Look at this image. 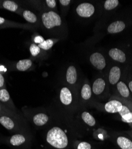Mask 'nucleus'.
Here are the masks:
<instances>
[{
	"mask_svg": "<svg viewBox=\"0 0 132 149\" xmlns=\"http://www.w3.org/2000/svg\"><path fill=\"white\" fill-rule=\"evenodd\" d=\"M44 26L48 29L59 26L62 24V18L57 13L53 11L44 13L41 16Z\"/></svg>",
	"mask_w": 132,
	"mask_h": 149,
	"instance_id": "nucleus-2",
	"label": "nucleus"
},
{
	"mask_svg": "<svg viewBox=\"0 0 132 149\" xmlns=\"http://www.w3.org/2000/svg\"><path fill=\"white\" fill-rule=\"evenodd\" d=\"M105 88V82L102 78L96 79L92 86V91L96 95H100L103 93Z\"/></svg>",
	"mask_w": 132,
	"mask_h": 149,
	"instance_id": "nucleus-11",
	"label": "nucleus"
},
{
	"mask_svg": "<svg viewBox=\"0 0 132 149\" xmlns=\"http://www.w3.org/2000/svg\"><path fill=\"white\" fill-rule=\"evenodd\" d=\"M91 148H92V146L91 144L87 142L83 141L79 144V145L77 146V149H91Z\"/></svg>",
	"mask_w": 132,
	"mask_h": 149,
	"instance_id": "nucleus-27",
	"label": "nucleus"
},
{
	"mask_svg": "<svg viewBox=\"0 0 132 149\" xmlns=\"http://www.w3.org/2000/svg\"><path fill=\"white\" fill-rule=\"evenodd\" d=\"M32 66V61L30 59H24L19 60L16 64V69L19 71H26L29 69Z\"/></svg>",
	"mask_w": 132,
	"mask_h": 149,
	"instance_id": "nucleus-15",
	"label": "nucleus"
},
{
	"mask_svg": "<svg viewBox=\"0 0 132 149\" xmlns=\"http://www.w3.org/2000/svg\"><path fill=\"white\" fill-rule=\"evenodd\" d=\"M45 2H46V5L48 6L49 7H50V8H53L57 5L56 1H55V0H46Z\"/></svg>",
	"mask_w": 132,
	"mask_h": 149,
	"instance_id": "nucleus-29",
	"label": "nucleus"
},
{
	"mask_svg": "<svg viewBox=\"0 0 132 149\" xmlns=\"http://www.w3.org/2000/svg\"><path fill=\"white\" fill-rule=\"evenodd\" d=\"M123 104L118 100H111L105 104V110L108 113H119L122 109Z\"/></svg>",
	"mask_w": 132,
	"mask_h": 149,
	"instance_id": "nucleus-5",
	"label": "nucleus"
},
{
	"mask_svg": "<svg viewBox=\"0 0 132 149\" xmlns=\"http://www.w3.org/2000/svg\"><path fill=\"white\" fill-rule=\"evenodd\" d=\"M33 41H34V42H35L36 44H41L42 42H43L45 41V40L44 39V38H43L42 36H39V35H38V36L35 37Z\"/></svg>",
	"mask_w": 132,
	"mask_h": 149,
	"instance_id": "nucleus-28",
	"label": "nucleus"
},
{
	"mask_svg": "<svg viewBox=\"0 0 132 149\" xmlns=\"http://www.w3.org/2000/svg\"><path fill=\"white\" fill-rule=\"evenodd\" d=\"M3 6L4 8L12 12L16 11L19 8V6L17 3L13 1H9V0L4 1Z\"/></svg>",
	"mask_w": 132,
	"mask_h": 149,
	"instance_id": "nucleus-22",
	"label": "nucleus"
},
{
	"mask_svg": "<svg viewBox=\"0 0 132 149\" xmlns=\"http://www.w3.org/2000/svg\"><path fill=\"white\" fill-rule=\"evenodd\" d=\"M10 99V94L7 90L4 88L0 90V101L3 102H7Z\"/></svg>",
	"mask_w": 132,
	"mask_h": 149,
	"instance_id": "nucleus-25",
	"label": "nucleus"
},
{
	"mask_svg": "<svg viewBox=\"0 0 132 149\" xmlns=\"http://www.w3.org/2000/svg\"><path fill=\"white\" fill-rule=\"evenodd\" d=\"M121 77V70L118 66L113 67L109 73V81L112 85H115L118 82Z\"/></svg>",
	"mask_w": 132,
	"mask_h": 149,
	"instance_id": "nucleus-10",
	"label": "nucleus"
},
{
	"mask_svg": "<svg viewBox=\"0 0 132 149\" xmlns=\"http://www.w3.org/2000/svg\"><path fill=\"white\" fill-rule=\"evenodd\" d=\"M59 98H60L61 102L66 105H70L73 100L72 97V94L70 90L67 87H63L60 91V94H59Z\"/></svg>",
	"mask_w": 132,
	"mask_h": 149,
	"instance_id": "nucleus-7",
	"label": "nucleus"
},
{
	"mask_svg": "<svg viewBox=\"0 0 132 149\" xmlns=\"http://www.w3.org/2000/svg\"><path fill=\"white\" fill-rule=\"evenodd\" d=\"M77 74L76 69L73 66H70L68 68L66 72V80L70 84H74L76 82Z\"/></svg>",
	"mask_w": 132,
	"mask_h": 149,
	"instance_id": "nucleus-12",
	"label": "nucleus"
},
{
	"mask_svg": "<svg viewBox=\"0 0 132 149\" xmlns=\"http://www.w3.org/2000/svg\"><path fill=\"white\" fill-rule=\"evenodd\" d=\"M92 95V89L90 85L88 84H84L81 90V96L83 99L88 100L91 98Z\"/></svg>",
	"mask_w": 132,
	"mask_h": 149,
	"instance_id": "nucleus-19",
	"label": "nucleus"
},
{
	"mask_svg": "<svg viewBox=\"0 0 132 149\" xmlns=\"http://www.w3.org/2000/svg\"><path fill=\"white\" fill-rule=\"evenodd\" d=\"M59 2L60 3V4L62 6H68L70 3L71 1H70V0H60V1H59Z\"/></svg>",
	"mask_w": 132,
	"mask_h": 149,
	"instance_id": "nucleus-30",
	"label": "nucleus"
},
{
	"mask_svg": "<svg viewBox=\"0 0 132 149\" xmlns=\"http://www.w3.org/2000/svg\"><path fill=\"white\" fill-rule=\"evenodd\" d=\"M76 12L81 17H90L94 13L95 7L90 3H82L77 7Z\"/></svg>",
	"mask_w": 132,
	"mask_h": 149,
	"instance_id": "nucleus-3",
	"label": "nucleus"
},
{
	"mask_svg": "<svg viewBox=\"0 0 132 149\" xmlns=\"http://www.w3.org/2000/svg\"><path fill=\"white\" fill-rule=\"evenodd\" d=\"M129 89L132 93V81H130L129 84Z\"/></svg>",
	"mask_w": 132,
	"mask_h": 149,
	"instance_id": "nucleus-32",
	"label": "nucleus"
},
{
	"mask_svg": "<svg viewBox=\"0 0 132 149\" xmlns=\"http://www.w3.org/2000/svg\"><path fill=\"white\" fill-rule=\"evenodd\" d=\"M53 45H54V41L51 39H48V40H45L43 42H42L40 44H38V45L41 49H44V50H48V49H50L53 47Z\"/></svg>",
	"mask_w": 132,
	"mask_h": 149,
	"instance_id": "nucleus-24",
	"label": "nucleus"
},
{
	"mask_svg": "<svg viewBox=\"0 0 132 149\" xmlns=\"http://www.w3.org/2000/svg\"><path fill=\"white\" fill-rule=\"evenodd\" d=\"M49 118L45 113H40L35 115L33 118V121L36 125L43 126L48 122Z\"/></svg>",
	"mask_w": 132,
	"mask_h": 149,
	"instance_id": "nucleus-13",
	"label": "nucleus"
},
{
	"mask_svg": "<svg viewBox=\"0 0 132 149\" xmlns=\"http://www.w3.org/2000/svg\"><path fill=\"white\" fill-rule=\"evenodd\" d=\"M123 122L127 123H132V111L126 106H123L122 110L119 112Z\"/></svg>",
	"mask_w": 132,
	"mask_h": 149,
	"instance_id": "nucleus-14",
	"label": "nucleus"
},
{
	"mask_svg": "<svg viewBox=\"0 0 132 149\" xmlns=\"http://www.w3.org/2000/svg\"><path fill=\"white\" fill-rule=\"evenodd\" d=\"M118 3V0H106L104 4V8L107 10H111L116 8Z\"/></svg>",
	"mask_w": 132,
	"mask_h": 149,
	"instance_id": "nucleus-23",
	"label": "nucleus"
},
{
	"mask_svg": "<svg viewBox=\"0 0 132 149\" xmlns=\"http://www.w3.org/2000/svg\"><path fill=\"white\" fill-rule=\"evenodd\" d=\"M25 136L21 134H16L11 137L10 142L11 145L14 146H20L25 142Z\"/></svg>",
	"mask_w": 132,
	"mask_h": 149,
	"instance_id": "nucleus-18",
	"label": "nucleus"
},
{
	"mask_svg": "<svg viewBox=\"0 0 132 149\" xmlns=\"http://www.w3.org/2000/svg\"><path fill=\"white\" fill-rule=\"evenodd\" d=\"M23 16L28 22L35 23L37 22V17L33 12L30 10H24L23 11Z\"/></svg>",
	"mask_w": 132,
	"mask_h": 149,
	"instance_id": "nucleus-21",
	"label": "nucleus"
},
{
	"mask_svg": "<svg viewBox=\"0 0 132 149\" xmlns=\"http://www.w3.org/2000/svg\"><path fill=\"white\" fill-rule=\"evenodd\" d=\"M109 56L114 60L124 63L126 60L125 53L121 49L118 48H112L109 51Z\"/></svg>",
	"mask_w": 132,
	"mask_h": 149,
	"instance_id": "nucleus-8",
	"label": "nucleus"
},
{
	"mask_svg": "<svg viewBox=\"0 0 132 149\" xmlns=\"http://www.w3.org/2000/svg\"><path fill=\"white\" fill-rule=\"evenodd\" d=\"M82 118L87 125L90 127H93L96 124V120L93 116H92L87 111H84L82 114Z\"/></svg>",
	"mask_w": 132,
	"mask_h": 149,
	"instance_id": "nucleus-20",
	"label": "nucleus"
},
{
	"mask_svg": "<svg viewBox=\"0 0 132 149\" xmlns=\"http://www.w3.org/2000/svg\"><path fill=\"white\" fill-rule=\"evenodd\" d=\"M5 22V19L1 17H0V24L4 23Z\"/></svg>",
	"mask_w": 132,
	"mask_h": 149,
	"instance_id": "nucleus-33",
	"label": "nucleus"
},
{
	"mask_svg": "<svg viewBox=\"0 0 132 149\" xmlns=\"http://www.w3.org/2000/svg\"><path fill=\"white\" fill-rule=\"evenodd\" d=\"M4 85V78L1 74V73H0V88L3 87Z\"/></svg>",
	"mask_w": 132,
	"mask_h": 149,
	"instance_id": "nucleus-31",
	"label": "nucleus"
},
{
	"mask_svg": "<svg viewBox=\"0 0 132 149\" xmlns=\"http://www.w3.org/2000/svg\"><path fill=\"white\" fill-rule=\"evenodd\" d=\"M0 123L1 125L8 130H13L15 127V123L9 117L4 116L0 118Z\"/></svg>",
	"mask_w": 132,
	"mask_h": 149,
	"instance_id": "nucleus-17",
	"label": "nucleus"
},
{
	"mask_svg": "<svg viewBox=\"0 0 132 149\" xmlns=\"http://www.w3.org/2000/svg\"><path fill=\"white\" fill-rule=\"evenodd\" d=\"M118 93L123 97L128 98L130 96V90L128 86L123 82H118L117 85Z\"/></svg>",
	"mask_w": 132,
	"mask_h": 149,
	"instance_id": "nucleus-16",
	"label": "nucleus"
},
{
	"mask_svg": "<svg viewBox=\"0 0 132 149\" xmlns=\"http://www.w3.org/2000/svg\"><path fill=\"white\" fill-rule=\"evenodd\" d=\"M0 110H1V106H0Z\"/></svg>",
	"mask_w": 132,
	"mask_h": 149,
	"instance_id": "nucleus-34",
	"label": "nucleus"
},
{
	"mask_svg": "<svg viewBox=\"0 0 132 149\" xmlns=\"http://www.w3.org/2000/svg\"><path fill=\"white\" fill-rule=\"evenodd\" d=\"M126 27V24L123 21H115L110 24L107 31L110 33H116L123 31Z\"/></svg>",
	"mask_w": 132,
	"mask_h": 149,
	"instance_id": "nucleus-9",
	"label": "nucleus"
},
{
	"mask_svg": "<svg viewBox=\"0 0 132 149\" xmlns=\"http://www.w3.org/2000/svg\"><path fill=\"white\" fill-rule=\"evenodd\" d=\"M90 61L92 65L99 70H102L106 66L104 57L100 53H95L90 56Z\"/></svg>",
	"mask_w": 132,
	"mask_h": 149,
	"instance_id": "nucleus-4",
	"label": "nucleus"
},
{
	"mask_svg": "<svg viewBox=\"0 0 132 149\" xmlns=\"http://www.w3.org/2000/svg\"><path fill=\"white\" fill-rule=\"evenodd\" d=\"M115 143L120 149H132V140L127 136H118L115 139Z\"/></svg>",
	"mask_w": 132,
	"mask_h": 149,
	"instance_id": "nucleus-6",
	"label": "nucleus"
},
{
	"mask_svg": "<svg viewBox=\"0 0 132 149\" xmlns=\"http://www.w3.org/2000/svg\"><path fill=\"white\" fill-rule=\"evenodd\" d=\"M46 141L51 146L58 149L65 148L68 144L67 136L60 128L55 127L48 132Z\"/></svg>",
	"mask_w": 132,
	"mask_h": 149,
	"instance_id": "nucleus-1",
	"label": "nucleus"
},
{
	"mask_svg": "<svg viewBox=\"0 0 132 149\" xmlns=\"http://www.w3.org/2000/svg\"><path fill=\"white\" fill-rule=\"evenodd\" d=\"M29 49L32 56L33 57L37 56L41 53V48L39 47L38 45L35 44H31Z\"/></svg>",
	"mask_w": 132,
	"mask_h": 149,
	"instance_id": "nucleus-26",
	"label": "nucleus"
}]
</instances>
